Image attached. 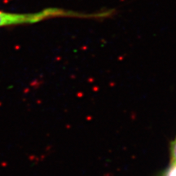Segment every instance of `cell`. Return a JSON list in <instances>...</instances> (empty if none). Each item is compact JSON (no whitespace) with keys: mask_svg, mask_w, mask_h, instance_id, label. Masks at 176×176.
<instances>
[{"mask_svg":"<svg viewBox=\"0 0 176 176\" xmlns=\"http://www.w3.org/2000/svg\"><path fill=\"white\" fill-rule=\"evenodd\" d=\"M57 17H73V18L97 20L103 18V13L101 11L84 13L57 7H48L40 11L30 13H15L0 11V28L35 24Z\"/></svg>","mask_w":176,"mask_h":176,"instance_id":"obj_1","label":"cell"},{"mask_svg":"<svg viewBox=\"0 0 176 176\" xmlns=\"http://www.w3.org/2000/svg\"><path fill=\"white\" fill-rule=\"evenodd\" d=\"M165 176H176V163H171V167L166 171Z\"/></svg>","mask_w":176,"mask_h":176,"instance_id":"obj_2","label":"cell"}]
</instances>
